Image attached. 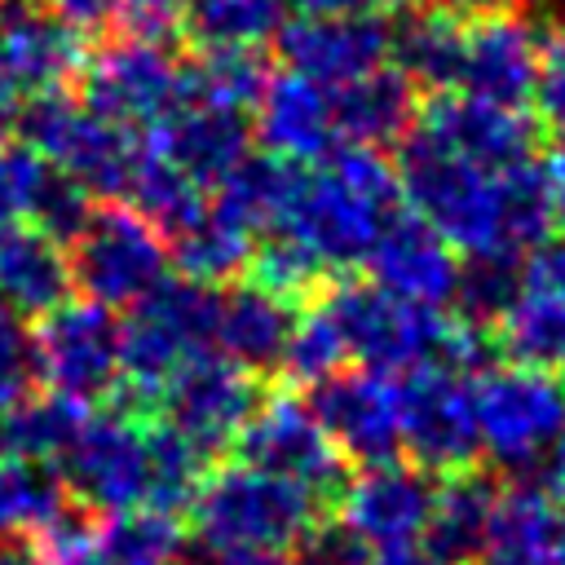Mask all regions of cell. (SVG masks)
I'll return each instance as SVG.
<instances>
[{"mask_svg": "<svg viewBox=\"0 0 565 565\" xmlns=\"http://www.w3.org/2000/svg\"><path fill=\"white\" fill-rule=\"evenodd\" d=\"M397 185L411 199V212L468 256H516L539 247L552 225L543 163L481 168L419 128H406L402 137Z\"/></svg>", "mask_w": 565, "mask_h": 565, "instance_id": "cell-1", "label": "cell"}, {"mask_svg": "<svg viewBox=\"0 0 565 565\" xmlns=\"http://www.w3.org/2000/svg\"><path fill=\"white\" fill-rule=\"evenodd\" d=\"M397 172L371 146H344L300 177L287 216L274 230L296 234L322 269H349L371 256L380 230L397 216Z\"/></svg>", "mask_w": 565, "mask_h": 565, "instance_id": "cell-2", "label": "cell"}, {"mask_svg": "<svg viewBox=\"0 0 565 565\" xmlns=\"http://www.w3.org/2000/svg\"><path fill=\"white\" fill-rule=\"evenodd\" d=\"M318 309L331 318L344 358L362 362V371L411 375L428 362H450L463 371L486 353L481 327L446 322L437 309L411 305L375 282H344Z\"/></svg>", "mask_w": 565, "mask_h": 565, "instance_id": "cell-3", "label": "cell"}, {"mask_svg": "<svg viewBox=\"0 0 565 565\" xmlns=\"http://www.w3.org/2000/svg\"><path fill=\"white\" fill-rule=\"evenodd\" d=\"M190 503L203 547H265V552H282L287 543H296L318 512V494L247 463L212 472Z\"/></svg>", "mask_w": 565, "mask_h": 565, "instance_id": "cell-4", "label": "cell"}, {"mask_svg": "<svg viewBox=\"0 0 565 565\" xmlns=\"http://www.w3.org/2000/svg\"><path fill=\"white\" fill-rule=\"evenodd\" d=\"M207 344H216V296L194 278H163L128 309V322H119V362L137 393H163V384L190 358L207 353Z\"/></svg>", "mask_w": 565, "mask_h": 565, "instance_id": "cell-5", "label": "cell"}, {"mask_svg": "<svg viewBox=\"0 0 565 565\" xmlns=\"http://www.w3.org/2000/svg\"><path fill=\"white\" fill-rule=\"evenodd\" d=\"M481 455L508 472L539 468L565 433V384L530 366H494L472 380Z\"/></svg>", "mask_w": 565, "mask_h": 565, "instance_id": "cell-6", "label": "cell"}, {"mask_svg": "<svg viewBox=\"0 0 565 565\" xmlns=\"http://www.w3.org/2000/svg\"><path fill=\"white\" fill-rule=\"evenodd\" d=\"M22 132L44 163H53L88 194H128L141 146L124 128L93 115L88 106H75L62 93L31 97L22 115Z\"/></svg>", "mask_w": 565, "mask_h": 565, "instance_id": "cell-7", "label": "cell"}, {"mask_svg": "<svg viewBox=\"0 0 565 565\" xmlns=\"http://www.w3.org/2000/svg\"><path fill=\"white\" fill-rule=\"evenodd\" d=\"M163 234L132 207H102L75 234L71 282L102 309H132L163 282Z\"/></svg>", "mask_w": 565, "mask_h": 565, "instance_id": "cell-8", "label": "cell"}, {"mask_svg": "<svg viewBox=\"0 0 565 565\" xmlns=\"http://www.w3.org/2000/svg\"><path fill=\"white\" fill-rule=\"evenodd\" d=\"M62 463L71 490L110 516L154 508V424H141L128 411L84 419Z\"/></svg>", "mask_w": 565, "mask_h": 565, "instance_id": "cell-9", "label": "cell"}, {"mask_svg": "<svg viewBox=\"0 0 565 565\" xmlns=\"http://www.w3.org/2000/svg\"><path fill=\"white\" fill-rule=\"evenodd\" d=\"M181 93L185 71L159 40H110L84 66V106L124 132L163 124L181 106Z\"/></svg>", "mask_w": 565, "mask_h": 565, "instance_id": "cell-10", "label": "cell"}, {"mask_svg": "<svg viewBox=\"0 0 565 565\" xmlns=\"http://www.w3.org/2000/svg\"><path fill=\"white\" fill-rule=\"evenodd\" d=\"M402 446L415 455V468L428 472H468L481 455L472 380L450 362H428L402 384Z\"/></svg>", "mask_w": 565, "mask_h": 565, "instance_id": "cell-11", "label": "cell"}, {"mask_svg": "<svg viewBox=\"0 0 565 565\" xmlns=\"http://www.w3.org/2000/svg\"><path fill=\"white\" fill-rule=\"evenodd\" d=\"M31 353L49 388L79 406L106 397L124 380L119 322L93 300H62L57 309H49L40 331L31 335Z\"/></svg>", "mask_w": 565, "mask_h": 565, "instance_id": "cell-12", "label": "cell"}, {"mask_svg": "<svg viewBox=\"0 0 565 565\" xmlns=\"http://www.w3.org/2000/svg\"><path fill=\"white\" fill-rule=\"evenodd\" d=\"M159 402L163 424L207 459L238 441L243 424L256 411V388L252 375L225 353H199L163 384Z\"/></svg>", "mask_w": 565, "mask_h": 565, "instance_id": "cell-13", "label": "cell"}, {"mask_svg": "<svg viewBox=\"0 0 565 565\" xmlns=\"http://www.w3.org/2000/svg\"><path fill=\"white\" fill-rule=\"evenodd\" d=\"M238 450L247 468L305 486L309 494L331 490L340 481V450L331 446L313 406L291 393H278L252 411V419L238 433Z\"/></svg>", "mask_w": 565, "mask_h": 565, "instance_id": "cell-14", "label": "cell"}, {"mask_svg": "<svg viewBox=\"0 0 565 565\" xmlns=\"http://www.w3.org/2000/svg\"><path fill=\"white\" fill-rule=\"evenodd\" d=\"M318 424L327 428L331 446L349 459L388 463L402 446V388L393 375L380 371H340L327 384H318V397L309 402Z\"/></svg>", "mask_w": 565, "mask_h": 565, "instance_id": "cell-15", "label": "cell"}, {"mask_svg": "<svg viewBox=\"0 0 565 565\" xmlns=\"http://www.w3.org/2000/svg\"><path fill=\"white\" fill-rule=\"evenodd\" d=\"M278 53L287 71L313 79L318 88H344L393 57V26L380 13L358 18H296L278 31Z\"/></svg>", "mask_w": 565, "mask_h": 565, "instance_id": "cell-16", "label": "cell"}, {"mask_svg": "<svg viewBox=\"0 0 565 565\" xmlns=\"http://www.w3.org/2000/svg\"><path fill=\"white\" fill-rule=\"evenodd\" d=\"M433 481L424 468L411 463H366L340 494L344 525L371 547V552H397L415 547L428 530L433 512Z\"/></svg>", "mask_w": 565, "mask_h": 565, "instance_id": "cell-17", "label": "cell"}, {"mask_svg": "<svg viewBox=\"0 0 565 565\" xmlns=\"http://www.w3.org/2000/svg\"><path fill=\"white\" fill-rule=\"evenodd\" d=\"M534 71H539V35L530 18H521L516 9H494L481 13L472 26H463L459 88L468 97L494 106H525V97H534Z\"/></svg>", "mask_w": 565, "mask_h": 565, "instance_id": "cell-18", "label": "cell"}, {"mask_svg": "<svg viewBox=\"0 0 565 565\" xmlns=\"http://www.w3.org/2000/svg\"><path fill=\"white\" fill-rule=\"evenodd\" d=\"M75 66L79 40L44 0H0V75L13 93H57Z\"/></svg>", "mask_w": 565, "mask_h": 565, "instance_id": "cell-19", "label": "cell"}, {"mask_svg": "<svg viewBox=\"0 0 565 565\" xmlns=\"http://www.w3.org/2000/svg\"><path fill=\"white\" fill-rule=\"evenodd\" d=\"M424 137L437 146L481 163V168H512L534 159V124L521 106H494L481 97H433L428 110L415 119Z\"/></svg>", "mask_w": 565, "mask_h": 565, "instance_id": "cell-20", "label": "cell"}, {"mask_svg": "<svg viewBox=\"0 0 565 565\" xmlns=\"http://www.w3.org/2000/svg\"><path fill=\"white\" fill-rule=\"evenodd\" d=\"M366 265L375 274V287H384L411 305H428V309H441L446 300H455V287H459L455 247L415 212H406V216L397 212L380 230Z\"/></svg>", "mask_w": 565, "mask_h": 565, "instance_id": "cell-21", "label": "cell"}, {"mask_svg": "<svg viewBox=\"0 0 565 565\" xmlns=\"http://www.w3.org/2000/svg\"><path fill=\"white\" fill-rule=\"evenodd\" d=\"M247 141H252V128L238 110L181 102L163 124L150 128L146 146L207 190V185H221L247 159Z\"/></svg>", "mask_w": 565, "mask_h": 565, "instance_id": "cell-22", "label": "cell"}, {"mask_svg": "<svg viewBox=\"0 0 565 565\" xmlns=\"http://www.w3.org/2000/svg\"><path fill=\"white\" fill-rule=\"evenodd\" d=\"M256 137L265 141V150L274 159L322 163L335 150L331 93L296 71L269 75L256 97Z\"/></svg>", "mask_w": 565, "mask_h": 565, "instance_id": "cell-23", "label": "cell"}, {"mask_svg": "<svg viewBox=\"0 0 565 565\" xmlns=\"http://www.w3.org/2000/svg\"><path fill=\"white\" fill-rule=\"evenodd\" d=\"M477 561L481 565H565V508L534 486L503 490L494 499V516Z\"/></svg>", "mask_w": 565, "mask_h": 565, "instance_id": "cell-24", "label": "cell"}, {"mask_svg": "<svg viewBox=\"0 0 565 565\" xmlns=\"http://www.w3.org/2000/svg\"><path fill=\"white\" fill-rule=\"evenodd\" d=\"M84 194L31 146H0V225H35L62 234L79 221Z\"/></svg>", "mask_w": 565, "mask_h": 565, "instance_id": "cell-25", "label": "cell"}, {"mask_svg": "<svg viewBox=\"0 0 565 565\" xmlns=\"http://www.w3.org/2000/svg\"><path fill=\"white\" fill-rule=\"evenodd\" d=\"M291 327H296L291 300L260 287V282H247V287L216 296V344L243 371L282 366Z\"/></svg>", "mask_w": 565, "mask_h": 565, "instance_id": "cell-26", "label": "cell"}, {"mask_svg": "<svg viewBox=\"0 0 565 565\" xmlns=\"http://www.w3.org/2000/svg\"><path fill=\"white\" fill-rule=\"evenodd\" d=\"M71 291V256L35 225H0V305L49 313Z\"/></svg>", "mask_w": 565, "mask_h": 565, "instance_id": "cell-27", "label": "cell"}, {"mask_svg": "<svg viewBox=\"0 0 565 565\" xmlns=\"http://www.w3.org/2000/svg\"><path fill=\"white\" fill-rule=\"evenodd\" d=\"M415 115V93L411 79L393 66H380L344 88H331V119H335V137H344L349 146H371L380 150L393 137H406Z\"/></svg>", "mask_w": 565, "mask_h": 565, "instance_id": "cell-28", "label": "cell"}, {"mask_svg": "<svg viewBox=\"0 0 565 565\" xmlns=\"http://www.w3.org/2000/svg\"><path fill=\"white\" fill-rule=\"evenodd\" d=\"M494 486L477 472H455L437 494H433V512H428V530H424V543H428V556L446 561V565H459L468 556L481 552L486 543V530H490V516H494Z\"/></svg>", "mask_w": 565, "mask_h": 565, "instance_id": "cell-29", "label": "cell"}, {"mask_svg": "<svg viewBox=\"0 0 565 565\" xmlns=\"http://www.w3.org/2000/svg\"><path fill=\"white\" fill-rule=\"evenodd\" d=\"M181 31L199 53H256L282 31V0H185Z\"/></svg>", "mask_w": 565, "mask_h": 565, "instance_id": "cell-30", "label": "cell"}, {"mask_svg": "<svg viewBox=\"0 0 565 565\" xmlns=\"http://www.w3.org/2000/svg\"><path fill=\"white\" fill-rule=\"evenodd\" d=\"M84 419V406L53 388L40 397H18L9 411H0V455H18L31 463L62 459L79 437Z\"/></svg>", "mask_w": 565, "mask_h": 565, "instance_id": "cell-31", "label": "cell"}, {"mask_svg": "<svg viewBox=\"0 0 565 565\" xmlns=\"http://www.w3.org/2000/svg\"><path fill=\"white\" fill-rule=\"evenodd\" d=\"M499 349L512 366L530 371H565V296L547 291H516V300L494 322Z\"/></svg>", "mask_w": 565, "mask_h": 565, "instance_id": "cell-32", "label": "cell"}, {"mask_svg": "<svg viewBox=\"0 0 565 565\" xmlns=\"http://www.w3.org/2000/svg\"><path fill=\"white\" fill-rule=\"evenodd\" d=\"M128 199H132V212H141L159 234H172V238H181L207 212L203 185L190 181L177 163H168L150 146H141V154H137V168H132V181H128Z\"/></svg>", "mask_w": 565, "mask_h": 565, "instance_id": "cell-33", "label": "cell"}, {"mask_svg": "<svg viewBox=\"0 0 565 565\" xmlns=\"http://www.w3.org/2000/svg\"><path fill=\"white\" fill-rule=\"evenodd\" d=\"M459 53H463V26L446 9H419L393 31L397 71L411 84H433V88L459 84Z\"/></svg>", "mask_w": 565, "mask_h": 565, "instance_id": "cell-34", "label": "cell"}, {"mask_svg": "<svg viewBox=\"0 0 565 565\" xmlns=\"http://www.w3.org/2000/svg\"><path fill=\"white\" fill-rule=\"evenodd\" d=\"M252 247L256 234L234 216H225L216 203H207V212L177 238V265L194 282H221L234 278L243 265H252Z\"/></svg>", "mask_w": 565, "mask_h": 565, "instance_id": "cell-35", "label": "cell"}, {"mask_svg": "<svg viewBox=\"0 0 565 565\" xmlns=\"http://www.w3.org/2000/svg\"><path fill=\"white\" fill-rule=\"evenodd\" d=\"M62 512V481L44 463L0 455V539L40 534Z\"/></svg>", "mask_w": 565, "mask_h": 565, "instance_id": "cell-36", "label": "cell"}, {"mask_svg": "<svg viewBox=\"0 0 565 565\" xmlns=\"http://www.w3.org/2000/svg\"><path fill=\"white\" fill-rule=\"evenodd\" d=\"M181 543L185 539L172 512L132 508V512H115L97 530V561L102 565H177Z\"/></svg>", "mask_w": 565, "mask_h": 565, "instance_id": "cell-37", "label": "cell"}, {"mask_svg": "<svg viewBox=\"0 0 565 565\" xmlns=\"http://www.w3.org/2000/svg\"><path fill=\"white\" fill-rule=\"evenodd\" d=\"M265 79H269V71L260 66L256 53H203V62L194 71H185L181 102H203V106L243 115V106H256Z\"/></svg>", "mask_w": 565, "mask_h": 565, "instance_id": "cell-38", "label": "cell"}, {"mask_svg": "<svg viewBox=\"0 0 565 565\" xmlns=\"http://www.w3.org/2000/svg\"><path fill=\"white\" fill-rule=\"evenodd\" d=\"M521 291V265L516 256H468V265H459V287L455 300L468 313V327H490L503 318V309L516 300Z\"/></svg>", "mask_w": 565, "mask_h": 565, "instance_id": "cell-39", "label": "cell"}, {"mask_svg": "<svg viewBox=\"0 0 565 565\" xmlns=\"http://www.w3.org/2000/svg\"><path fill=\"white\" fill-rule=\"evenodd\" d=\"M344 344L331 327V318L322 309H309L305 318H296L291 327V340H287V353H282V366L291 371V380L300 384H327L331 375L344 371Z\"/></svg>", "mask_w": 565, "mask_h": 565, "instance_id": "cell-40", "label": "cell"}, {"mask_svg": "<svg viewBox=\"0 0 565 565\" xmlns=\"http://www.w3.org/2000/svg\"><path fill=\"white\" fill-rule=\"evenodd\" d=\"M252 269H256V282L278 291V296H296L305 287H313L327 269L318 265V256L287 230H269L256 247H252Z\"/></svg>", "mask_w": 565, "mask_h": 565, "instance_id": "cell-41", "label": "cell"}, {"mask_svg": "<svg viewBox=\"0 0 565 565\" xmlns=\"http://www.w3.org/2000/svg\"><path fill=\"white\" fill-rule=\"evenodd\" d=\"M31 371H35V353H31L22 313L0 305V411H9L18 397H26Z\"/></svg>", "mask_w": 565, "mask_h": 565, "instance_id": "cell-42", "label": "cell"}, {"mask_svg": "<svg viewBox=\"0 0 565 565\" xmlns=\"http://www.w3.org/2000/svg\"><path fill=\"white\" fill-rule=\"evenodd\" d=\"M296 543L300 547H296V561L291 565H371V547L344 521L309 525Z\"/></svg>", "mask_w": 565, "mask_h": 565, "instance_id": "cell-43", "label": "cell"}, {"mask_svg": "<svg viewBox=\"0 0 565 565\" xmlns=\"http://www.w3.org/2000/svg\"><path fill=\"white\" fill-rule=\"evenodd\" d=\"M35 565H102L97 561V530H88L84 521L62 512L53 525L40 530Z\"/></svg>", "mask_w": 565, "mask_h": 565, "instance_id": "cell-44", "label": "cell"}, {"mask_svg": "<svg viewBox=\"0 0 565 565\" xmlns=\"http://www.w3.org/2000/svg\"><path fill=\"white\" fill-rule=\"evenodd\" d=\"M534 102H539V115L565 132V31L547 35V40L539 44Z\"/></svg>", "mask_w": 565, "mask_h": 565, "instance_id": "cell-45", "label": "cell"}, {"mask_svg": "<svg viewBox=\"0 0 565 565\" xmlns=\"http://www.w3.org/2000/svg\"><path fill=\"white\" fill-rule=\"evenodd\" d=\"M181 4H185V0H124V4H119V18H124L128 35L163 40V35L181 22Z\"/></svg>", "mask_w": 565, "mask_h": 565, "instance_id": "cell-46", "label": "cell"}, {"mask_svg": "<svg viewBox=\"0 0 565 565\" xmlns=\"http://www.w3.org/2000/svg\"><path fill=\"white\" fill-rule=\"evenodd\" d=\"M71 31H97L106 26L110 18H119V4L124 0H44Z\"/></svg>", "mask_w": 565, "mask_h": 565, "instance_id": "cell-47", "label": "cell"}, {"mask_svg": "<svg viewBox=\"0 0 565 565\" xmlns=\"http://www.w3.org/2000/svg\"><path fill=\"white\" fill-rule=\"evenodd\" d=\"M300 9V18H358V13H380L393 0H287Z\"/></svg>", "mask_w": 565, "mask_h": 565, "instance_id": "cell-48", "label": "cell"}, {"mask_svg": "<svg viewBox=\"0 0 565 565\" xmlns=\"http://www.w3.org/2000/svg\"><path fill=\"white\" fill-rule=\"evenodd\" d=\"M543 181H547V203H552V221L565 225V132L561 141L547 150L543 159Z\"/></svg>", "mask_w": 565, "mask_h": 565, "instance_id": "cell-49", "label": "cell"}, {"mask_svg": "<svg viewBox=\"0 0 565 565\" xmlns=\"http://www.w3.org/2000/svg\"><path fill=\"white\" fill-rule=\"evenodd\" d=\"M199 565H291V561L265 547H207Z\"/></svg>", "mask_w": 565, "mask_h": 565, "instance_id": "cell-50", "label": "cell"}, {"mask_svg": "<svg viewBox=\"0 0 565 565\" xmlns=\"http://www.w3.org/2000/svg\"><path fill=\"white\" fill-rule=\"evenodd\" d=\"M543 472H547V494L565 508V433H561V441L552 446V455L543 459Z\"/></svg>", "mask_w": 565, "mask_h": 565, "instance_id": "cell-51", "label": "cell"}, {"mask_svg": "<svg viewBox=\"0 0 565 565\" xmlns=\"http://www.w3.org/2000/svg\"><path fill=\"white\" fill-rule=\"evenodd\" d=\"M371 565H446V561L419 556L415 547H397V552H371Z\"/></svg>", "mask_w": 565, "mask_h": 565, "instance_id": "cell-52", "label": "cell"}, {"mask_svg": "<svg viewBox=\"0 0 565 565\" xmlns=\"http://www.w3.org/2000/svg\"><path fill=\"white\" fill-rule=\"evenodd\" d=\"M446 13H472V18H481V13H494V9H508L512 0H437Z\"/></svg>", "mask_w": 565, "mask_h": 565, "instance_id": "cell-53", "label": "cell"}, {"mask_svg": "<svg viewBox=\"0 0 565 565\" xmlns=\"http://www.w3.org/2000/svg\"><path fill=\"white\" fill-rule=\"evenodd\" d=\"M0 565H35V547L22 539H0Z\"/></svg>", "mask_w": 565, "mask_h": 565, "instance_id": "cell-54", "label": "cell"}]
</instances>
